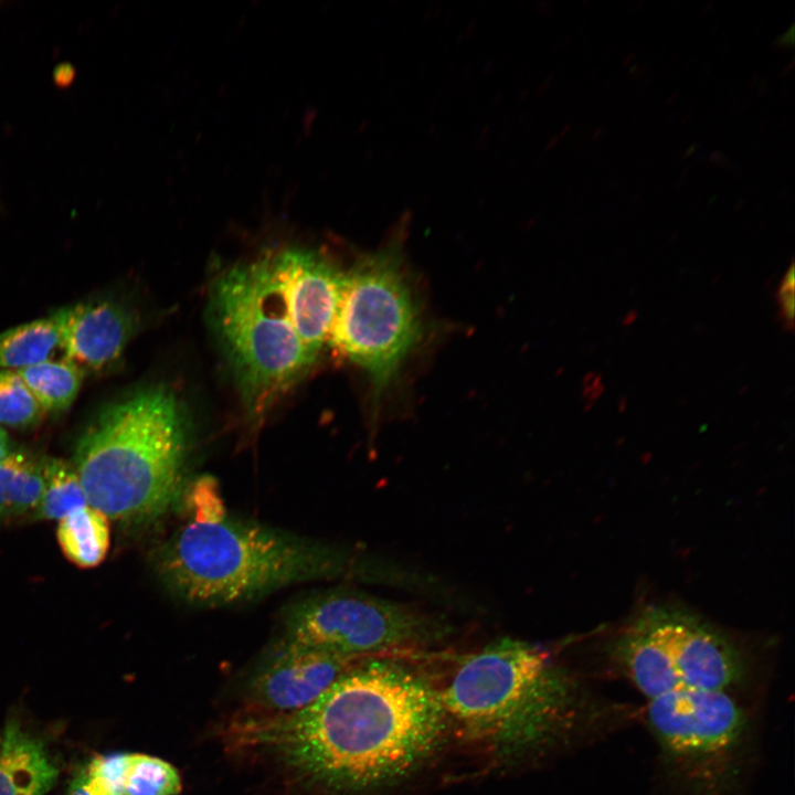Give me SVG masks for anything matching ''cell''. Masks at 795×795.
Returning <instances> with one entry per match:
<instances>
[{"label":"cell","instance_id":"cell-17","mask_svg":"<svg viewBox=\"0 0 795 795\" xmlns=\"http://www.w3.org/2000/svg\"><path fill=\"white\" fill-rule=\"evenodd\" d=\"M44 412H62L77 396L84 371L67 360H44L17 371Z\"/></svg>","mask_w":795,"mask_h":795},{"label":"cell","instance_id":"cell-3","mask_svg":"<svg viewBox=\"0 0 795 795\" xmlns=\"http://www.w3.org/2000/svg\"><path fill=\"white\" fill-rule=\"evenodd\" d=\"M188 442L184 409L169 388H144L107 405L74 454L88 505L113 520L158 517L178 496Z\"/></svg>","mask_w":795,"mask_h":795},{"label":"cell","instance_id":"cell-2","mask_svg":"<svg viewBox=\"0 0 795 795\" xmlns=\"http://www.w3.org/2000/svg\"><path fill=\"white\" fill-rule=\"evenodd\" d=\"M439 693L449 723L504 757L549 748L596 708L539 646L509 637L467 657Z\"/></svg>","mask_w":795,"mask_h":795},{"label":"cell","instance_id":"cell-10","mask_svg":"<svg viewBox=\"0 0 795 795\" xmlns=\"http://www.w3.org/2000/svg\"><path fill=\"white\" fill-rule=\"evenodd\" d=\"M267 257L295 329L308 351L318 359L329 342L343 274L315 251L286 248Z\"/></svg>","mask_w":795,"mask_h":795},{"label":"cell","instance_id":"cell-8","mask_svg":"<svg viewBox=\"0 0 795 795\" xmlns=\"http://www.w3.org/2000/svg\"><path fill=\"white\" fill-rule=\"evenodd\" d=\"M661 762L690 795H721L735 774L748 717L730 691H680L648 700Z\"/></svg>","mask_w":795,"mask_h":795},{"label":"cell","instance_id":"cell-5","mask_svg":"<svg viewBox=\"0 0 795 795\" xmlns=\"http://www.w3.org/2000/svg\"><path fill=\"white\" fill-rule=\"evenodd\" d=\"M208 312L253 418L317 361L295 329L267 256L224 273L211 290Z\"/></svg>","mask_w":795,"mask_h":795},{"label":"cell","instance_id":"cell-15","mask_svg":"<svg viewBox=\"0 0 795 795\" xmlns=\"http://www.w3.org/2000/svg\"><path fill=\"white\" fill-rule=\"evenodd\" d=\"M56 537L70 562L78 568H94L105 559L109 548V519L86 505L59 521Z\"/></svg>","mask_w":795,"mask_h":795},{"label":"cell","instance_id":"cell-12","mask_svg":"<svg viewBox=\"0 0 795 795\" xmlns=\"http://www.w3.org/2000/svg\"><path fill=\"white\" fill-rule=\"evenodd\" d=\"M135 328L132 311L119 303L76 304L68 307L60 347L65 360L98 371L121 354Z\"/></svg>","mask_w":795,"mask_h":795},{"label":"cell","instance_id":"cell-22","mask_svg":"<svg viewBox=\"0 0 795 795\" xmlns=\"http://www.w3.org/2000/svg\"><path fill=\"white\" fill-rule=\"evenodd\" d=\"M65 795H95L86 782L83 770H80V772L74 776Z\"/></svg>","mask_w":795,"mask_h":795},{"label":"cell","instance_id":"cell-21","mask_svg":"<svg viewBox=\"0 0 795 795\" xmlns=\"http://www.w3.org/2000/svg\"><path fill=\"white\" fill-rule=\"evenodd\" d=\"M794 269L789 267L788 272L783 277L781 286L778 288V303L781 307V315L785 321V326L791 328L794 319Z\"/></svg>","mask_w":795,"mask_h":795},{"label":"cell","instance_id":"cell-19","mask_svg":"<svg viewBox=\"0 0 795 795\" xmlns=\"http://www.w3.org/2000/svg\"><path fill=\"white\" fill-rule=\"evenodd\" d=\"M179 772L167 761L140 753H128L123 776V795H178Z\"/></svg>","mask_w":795,"mask_h":795},{"label":"cell","instance_id":"cell-4","mask_svg":"<svg viewBox=\"0 0 795 795\" xmlns=\"http://www.w3.org/2000/svg\"><path fill=\"white\" fill-rule=\"evenodd\" d=\"M155 565L177 596L209 606L337 575L347 566L330 548L226 515L194 518L177 530L159 548Z\"/></svg>","mask_w":795,"mask_h":795},{"label":"cell","instance_id":"cell-7","mask_svg":"<svg viewBox=\"0 0 795 795\" xmlns=\"http://www.w3.org/2000/svg\"><path fill=\"white\" fill-rule=\"evenodd\" d=\"M421 335L420 310L398 245L362 257L343 275L329 343L367 373L375 402Z\"/></svg>","mask_w":795,"mask_h":795},{"label":"cell","instance_id":"cell-13","mask_svg":"<svg viewBox=\"0 0 795 795\" xmlns=\"http://www.w3.org/2000/svg\"><path fill=\"white\" fill-rule=\"evenodd\" d=\"M57 775L43 741L8 718L0 739V795H45Z\"/></svg>","mask_w":795,"mask_h":795},{"label":"cell","instance_id":"cell-9","mask_svg":"<svg viewBox=\"0 0 795 795\" xmlns=\"http://www.w3.org/2000/svg\"><path fill=\"white\" fill-rule=\"evenodd\" d=\"M286 637L356 658L392 648L425 645L448 630L441 618L405 603L353 590H332L295 604Z\"/></svg>","mask_w":795,"mask_h":795},{"label":"cell","instance_id":"cell-6","mask_svg":"<svg viewBox=\"0 0 795 795\" xmlns=\"http://www.w3.org/2000/svg\"><path fill=\"white\" fill-rule=\"evenodd\" d=\"M612 658L647 700L680 691H730L745 656L722 630L688 611L653 605L612 643Z\"/></svg>","mask_w":795,"mask_h":795},{"label":"cell","instance_id":"cell-18","mask_svg":"<svg viewBox=\"0 0 795 795\" xmlns=\"http://www.w3.org/2000/svg\"><path fill=\"white\" fill-rule=\"evenodd\" d=\"M42 464L44 488L34 519L60 521L88 505L73 464L57 458L42 459Z\"/></svg>","mask_w":795,"mask_h":795},{"label":"cell","instance_id":"cell-14","mask_svg":"<svg viewBox=\"0 0 795 795\" xmlns=\"http://www.w3.org/2000/svg\"><path fill=\"white\" fill-rule=\"evenodd\" d=\"M68 307L49 317L19 325L0 333V370L20 369L47 360L60 347Z\"/></svg>","mask_w":795,"mask_h":795},{"label":"cell","instance_id":"cell-11","mask_svg":"<svg viewBox=\"0 0 795 795\" xmlns=\"http://www.w3.org/2000/svg\"><path fill=\"white\" fill-rule=\"evenodd\" d=\"M356 661V658L285 637L257 670L252 680L247 707L242 711L276 714L303 709Z\"/></svg>","mask_w":795,"mask_h":795},{"label":"cell","instance_id":"cell-20","mask_svg":"<svg viewBox=\"0 0 795 795\" xmlns=\"http://www.w3.org/2000/svg\"><path fill=\"white\" fill-rule=\"evenodd\" d=\"M44 411L13 370H0V426L28 428L38 424Z\"/></svg>","mask_w":795,"mask_h":795},{"label":"cell","instance_id":"cell-16","mask_svg":"<svg viewBox=\"0 0 795 795\" xmlns=\"http://www.w3.org/2000/svg\"><path fill=\"white\" fill-rule=\"evenodd\" d=\"M44 488L42 460L10 452L0 462V520L34 515Z\"/></svg>","mask_w":795,"mask_h":795},{"label":"cell","instance_id":"cell-23","mask_svg":"<svg viewBox=\"0 0 795 795\" xmlns=\"http://www.w3.org/2000/svg\"><path fill=\"white\" fill-rule=\"evenodd\" d=\"M11 452L10 446L0 445V462Z\"/></svg>","mask_w":795,"mask_h":795},{"label":"cell","instance_id":"cell-1","mask_svg":"<svg viewBox=\"0 0 795 795\" xmlns=\"http://www.w3.org/2000/svg\"><path fill=\"white\" fill-rule=\"evenodd\" d=\"M448 724L430 680L405 664L370 658L303 709L240 711L226 734L237 748L269 751L308 786L361 792L412 774L438 750Z\"/></svg>","mask_w":795,"mask_h":795}]
</instances>
